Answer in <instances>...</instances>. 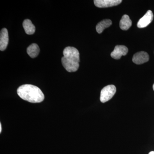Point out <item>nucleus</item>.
<instances>
[{"instance_id":"4","label":"nucleus","mask_w":154,"mask_h":154,"mask_svg":"<svg viewBox=\"0 0 154 154\" xmlns=\"http://www.w3.org/2000/svg\"><path fill=\"white\" fill-rule=\"evenodd\" d=\"M154 15L152 12L149 10L145 14L142 18H141L137 22V26L139 28H145L149 25L153 20Z\"/></svg>"},{"instance_id":"10","label":"nucleus","mask_w":154,"mask_h":154,"mask_svg":"<svg viewBox=\"0 0 154 154\" xmlns=\"http://www.w3.org/2000/svg\"><path fill=\"white\" fill-rule=\"evenodd\" d=\"M131 25L132 21L130 19L129 16L127 15H124L123 16L119 22V27L122 30H128L131 27Z\"/></svg>"},{"instance_id":"2","label":"nucleus","mask_w":154,"mask_h":154,"mask_svg":"<svg viewBox=\"0 0 154 154\" xmlns=\"http://www.w3.org/2000/svg\"><path fill=\"white\" fill-rule=\"evenodd\" d=\"M116 92V88L113 85H109L104 87L101 91L100 101L102 103H105L113 98Z\"/></svg>"},{"instance_id":"14","label":"nucleus","mask_w":154,"mask_h":154,"mask_svg":"<svg viewBox=\"0 0 154 154\" xmlns=\"http://www.w3.org/2000/svg\"><path fill=\"white\" fill-rule=\"evenodd\" d=\"M2 124H0V133H1L2 132Z\"/></svg>"},{"instance_id":"8","label":"nucleus","mask_w":154,"mask_h":154,"mask_svg":"<svg viewBox=\"0 0 154 154\" xmlns=\"http://www.w3.org/2000/svg\"><path fill=\"white\" fill-rule=\"evenodd\" d=\"M61 61L64 68L70 72L76 71L79 67V63H76L69 60L64 57L62 58Z\"/></svg>"},{"instance_id":"9","label":"nucleus","mask_w":154,"mask_h":154,"mask_svg":"<svg viewBox=\"0 0 154 154\" xmlns=\"http://www.w3.org/2000/svg\"><path fill=\"white\" fill-rule=\"evenodd\" d=\"M9 35L8 30L6 28H3L0 33V50H5L8 44Z\"/></svg>"},{"instance_id":"3","label":"nucleus","mask_w":154,"mask_h":154,"mask_svg":"<svg viewBox=\"0 0 154 154\" xmlns=\"http://www.w3.org/2000/svg\"><path fill=\"white\" fill-rule=\"evenodd\" d=\"M63 57L73 62L79 63L80 62V54L78 50L75 48L67 47L64 49Z\"/></svg>"},{"instance_id":"12","label":"nucleus","mask_w":154,"mask_h":154,"mask_svg":"<svg viewBox=\"0 0 154 154\" xmlns=\"http://www.w3.org/2000/svg\"><path fill=\"white\" fill-rule=\"evenodd\" d=\"M112 21L109 19H104L99 22L96 26V30L99 33H102L105 29L110 27L112 25Z\"/></svg>"},{"instance_id":"11","label":"nucleus","mask_w":154,"mask_h":154,"mask_svg":"<svg viewBox=\"0 0 154 154\" xmlns=\"http://www.w3.org/2000/svg\"><path fill=\"white\" fill-rule=\"evenodd\" d=\"M23 27L25 33L27 34L32 35L35 33L36 28L30 19H27L24 20L23 22Z\"/></svg>"},{"instance_id":"6","label":"nucleus","mask_w":154,"mask_h":154,"mask_svg":"<svg viewBox=\"0 0 154 154\" xmlns=\"http://www.w3.org/2000/svg\"><path fill=\"white\" fill-rule=\"evenodd\" d=\"M128 48L124 45H117L111 52V57L116 60H119L122 56H125L128 52Z\"/></svg>"},{"instance_id":"13","label":"nucleus","mask_w":154,"mask_h":154,"mask_svg":"<svg viewBox=\"0 0 154 154\" xmlns=\"http://www.w3.org/2000/svg\"><path fill=\"white\" fill-rule=\"evenodd\" d=\"M40 50L39 47L36 43H33L28 46L27 49V53L30 57H36L39 54Z\"/></svg>"},{"instance_id":"16","label":"nucleus","mask_w":154,"mask_h":154,"mask_svg":"<svg viewBox=\"0 0 154 154\" xmlns=\"http://www.w3.org/2000/svg\"><path fill=\"white\" fill-rule=\"evenodd\" d=\"M153 90L154 91V84L153 85Z\"/></svg>"},{"instance_id":"15","label":"nucleus","mask_w":154,"mask_h":154,"mask_svg":"<svg viewBox=\"0 0 154 154\" xmlns=\"http://www.w3.org/2000/svg\"><path fill=\"white\" fill-rule=\"evenodd\" d=\"M149 154H154V151L150 152Z\"/></svg>"},{"instance_id":"5","label":"nucleus","mask_w":154,"mask_h":154,"mask_svg":"<svg viewBox=\"0 0 154 154\" xmlns=\"http://www.w3.org/2000/svg\"><path fill=\"white\" fill-rule=\"evenodd\" d=\"M122 2L121 0H95L94 3L99 8H106L118 5Z\"/></svg>"},{"instance_id":"7","label":"nucleus","mask_w":154,"mask_h":154,"mask_svg":"<svg viewBox=\"0 0 154 154\" xmlns=\"http://www.w3.org/2000/svg\"><path fill=\"white\" fill-rule=\"evenodd\" d=\"M149 57L147 53L142 51L135 54L132 58V61L136 64L140 65L148 61Z\"/></svg>"},{"instance_id":"1","label":"nucleus","mask_w":154,"mask_h":154,"mask_svg":"<svg viewBox=\"0 0 154 154\" xmlns=\"http://www.w3.org/2000/svg\"><path fill=\"white\" fill-rule=\"evenodd\" d=\"M17 92L21 99L31 103H40L45 98L44 94L41 90L33 85H22L18 88Z\"/></svg>"}]
</instances>
